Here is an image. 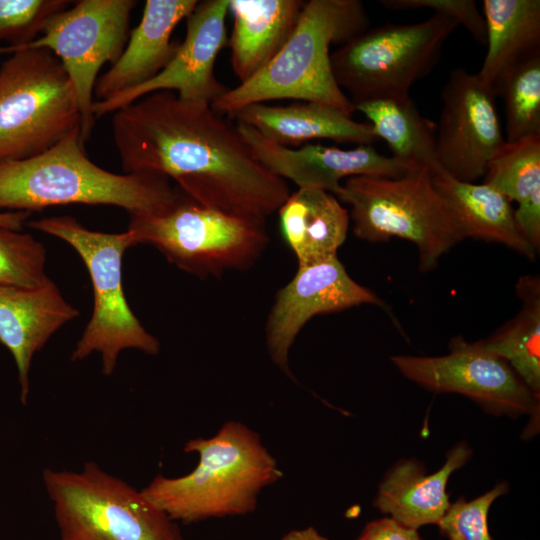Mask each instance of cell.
Listing matches in <instances>:
<instances>
[{"instance_id":"6da1fadb","label":"cell","mask_w":540,"mask_h":540,"mask_svg":"<svg viewBox=\"0 0 540 540\" xmlns=\"http://www.w3.org/2000/svg\"><path fill=\"white\" fill-rule=\"evenodd\" d=\"M112 134L124 173L163 175L212 210L265 221L290 195L287 181L258 161L236 124L173 91L115 111Z\"/></svg>"},{"instance_id":"7a4b0ae2","label":"cell","mask_w":540,"mask_h":540,"mask_svg":"<svg viewBox=\"0 0 540 540\" xmlns=\"http://www.w3.org/2000/svg\"><path fill=\"white\" fill-rule=\"evenodd\" d=\"M80 130L48 150L0 163V210L29 212L51 206L111 205L129 215L152 216L169 210L183 192L152 172L114 173L92 162Z\"/></svg>"},{"instance_id":"3957f363","label":"cell","mask_w":540,"mask_h":540,"mask_svg":"<svg viewBox=\"0 0 540 540\" xmlns=\"http://www.w3.org/2000/svg\"><path fill=\"white\" fill-rule=\"evenodd\" d=\"M184 452L199 457L191 472L158 474L141 489L177 523L250 514L261 491L283 477L260 435L239 421L225 422L210 438L188 440Z\"/></svg>"},{"instance_id":"277c9868","label":"cell","mask_w":540,"mask_h":540,"mask_svg":"<svg viewBox=\"0 0 540 540\" xmlns=\"http://www.w3.org/2000/svg\"><path fill=\"white\" fill-rule=\"evenodd\" d=\"M369 16L359 0H310L283 47L259 72L227 89L211 109L231 115L254 103L291 99L336 107L352 115L353 103L338 86L330 47L343 45L368 29Z\"/></svg>"},{"instance_id":"5b68a950","label":"cell","mask_w":540,"mask_h":540,"mask_svg":"<svg viewBox=\"0 0 540 540\" xmlns=\"http://www.w3.org/2000/svg\"><path fill=\"white\" fill-rule=\"evenodd\" d=\"M334 196L350 207L352 231L358 239L412 242L418 250L421 272L433 270L465 239L426 166L413 168L399 178L350 177Z\"/></svg>"},{"instance_id":"8992f818","label":"cell","mask_w":540,"mask_h":540,"mask_svg":"<svg viewBox=\"0 0 540 540\" xmlns=\"http://www.w3.org/2000/svg\"><path fill=\"white\" fill-rule=\"evenodd\" d=\"M26 224L69 244L81 257L91 279L92 314L71 353V361H81L99 353L102 373L110 376L120 353L126 349H136L147 355L160 352L159 340L133 313L123 289L122 259L128 248L137 245L132 231H93L71 216L46 217Z\"/></svg>"},{"instance_id":"52a82bcc","label":"cell","mask_w":540,"mask_h":540,"mask_svg":"<svg viewBox=\"0 0 540 540\" xmlns=\"http://www.w3.org/2000/svg\"><path fill=\"white\" fill-rule=\"evenodd\" d=\"M61 540H185L179 524L143 492L87 461L43 470Z\"/></svg>"},{"instance_id":"ba28073f","label":"cell","mask_w":540,"mask_h":540,"mask_svg":"<svg viewBox=\"0 0 540 540\" xmlns=\"http://www.w3.org/2000/svg\"><path fill=\"white\" fill-rule=\"evenodd\" d=\"M80 125L74 88L52 52L22 50L0 64V163L36 156Z\"/></svg>"},{"instance_id":"9c48e42d","label":"cell","mask_w":540,"mask_h":540,"mask_svg":"<svg viewBox=\"0 0 540 540\" xmlns=\"http://www.w3.org/2000/svg\"><path fill=\"white\" fill-rule=\"evenodd\" d=\"M458 26L455 19L434 13L418 23L367 29L331 53L335 80L353 105L410 96L411 87L439 63Z\"/></svg>"},{"instance_id":"30bf717a","label":"cell","mask_w":540,"mask_h":540,"mask_svg":"<svg viewBox=\"0 0 540 540\" xmlns=\"http://www.w3.org/2000/svg\"><path fill=\"white\" fill-rule=\"evenodd\" d=\"M128 230L138 244L155 247L179 269L207 278L252 266L265 251V221L204 207L184 193L159 215H130Z\"/></svg>"},{"instance_id":"8fae6325","label":"cell","mask_w":540,"mask_h":540,"mask_svg":"<svg viewBox=\"0 0 540 540\" xmlns=\"http://www.w3.org/2000/svg\"><path fill=\"white\" fill-rule=\"evenodd\" d=\"M135 0H80L54 15L32 42L8 51L28 49L52 52L66 70L78 101L83 145L94 125V88L102 66L114 64L128 37Z\"/></svg>"},{"instance_id":"7c38bea8","label":"cell","mask_w":540,"mask_h":540,"mask_svg":"<svg viewBox=\"0 0 540 540\" xmlns=\"http://www.w3.org/2000/svg\"><path fill=\"white\" fill-rule=\"evenodd\" d=\"M442 356L397 355L391 358L400 373L435 393L464 395L495 415L530 414L536 422L539 395L534 394L502 358L484 348L481 340L457 336Z\"/></svg>"},{"instance_id":"4fadbf2b","label":"cell","mask_w":540,"mask_h":540,"mask_svg":"<svg viewBox=\"0 0 540 540\" xmlns=\"http://www.w3.org/2000/svg\"><path fill=\"white\" fill-rule=\"evenodd\" d=\"M495 98L477 74L460 67L450 71L441 91L436 159L455 179L476 182L483 178L505 143Z\"/></svg>"},{"instance_id":"5bb4252c","label":"cell","mask_w":540,"mask_h":540,"mask_svg":"<svg viewBox=\"0 0 540 540\" xmlns=\"http://www.w3.org/2000/svg\"><path fill=\"white\" fill-rule=\"evenodd\" d=\"M385 303L357 283L337 256L298 265L293 278L276 293L265 326L266 345L272 362L292 380L289 352L301 329L318 314L335 313L355 306Z\"/></svg>"},{"instance_id":"9a60e30c","label":"cell","mask_w":540,"mask_h":540,"mask_svg":"<svg viewBox=\"0 0 540 540\" xmlns=\"http://www.w3.org/2000/svg\"><path fill=\"white\" fill-rule=\"evenodd\" d=\"M229 0L198 2L186 18V35L168 65L153 79L104 101H94L95 118L114 113L155 91L175 92L179 98L211 104L227 91L214 73L219 52L226 46Z\"/></svg>"},{"instance_id":"2e32d148","label":"cell","mask_w":540,"mask_h":540,"mask_svg":"<svg viewBox=\"0 0 540 540\" xmlns=\"http://www.w3.org/2000/svg\"><path fill=\"white\" fill-rule=\"evenodd\" d=\"M236 125L258 161L298 188L319 189L334 195L341 181L350 177L399 178L411 170L394 157L379 153L372 145L345 150L307 143L291 148L266 139L245 124L236 122Z\"/></svg>"},{"instance_id":"e0dca14e","label":"cell","mask_w":540,"mask_h":540,"mask_svg":"<svg viewBox=\"0 0 540 540\" xmlns=\"http://www.w3.org/2000/svg\"><path fill=\"white\" fill-rule=\"evenodd\" d=\"M79 314L50 278L37 287L0 285V343L16 363L23 405L28 402L34 355Z\"/></svg>"},{"instance_id":"ac0fdd59","label":"cell","mask_w":540,"mask_h":540,"mask_svg":"<svg viewBox=\"0 0 540 540\" xmlns=\"http://www.w3.org/2000/svg\"><path fill=\"white\" fill-rule=\"evenodd\" d=\"M197 0H147L139 24L111 67L98 79L95 101H104L153 79L172 60L179 44L171 40L176 26L186 19Z\"/></svg>"},{"instance_id":"d6986e66","label":"cell","mask_w":540,"mask_h":540,"mask_svg":"<svg viewBox=\"0 0 540 540\" xmlns=\"http://www.w3.org/2000/svg\"><path fill=\"white\" fill-rule=\"evenodd\" d=\"M228 117L286 147L312 140L357 145H372L379 140L369 123L357 122L352 115L336 107L316 102L297 101L289 105L254 103Z\"/></svg>"},{"instance_id":"ffe728a7","label":"cell","mask_w":540,"mask_h":540,"mask_svg":"<svg viewBox=\"0 0 540 540\" xmlns=\"http://www.w3.org/2000/svg\"><path fill=\"white\" fill-rule=\"evenodd\" d=\"M471 455L467 443L460 442L447 453L444 465L432 474H426L423 464L414 459L399 461L382 480L374 506L408 528L438 525L450 507L446 490L449 478Z\"/></svg>"},{"instance_id":"44dd1931","label":"cell","mask_w":540,"mask_h":540,"mask_svg":"<svg viewBox=\"0 0 540 540\" xmlns=\"http://www.w3.org/2000/svg\"><path fill=\"white\" fill-rule=\"evenodd\" d=\"M304 1L229 0L233 28L227 42L240 83L264 68L291 36Z\"/></svg>"},{"instance_id":"7402d4cb","label":"cell","mask_w":540,"mask_h":540,"mask_svg":"<svg viewBox=\"0 0 540 540\" xmlns=\"http://www.w3.org/2000/svg\"><path fill=\"white\" fill-rule=\"evenodd\" d=\"M432 183L449 206L466 238L502 244L534 261L538 252L520 233L511 201L485 183L464 182L440 167L430 169Z\"/></svg>"},{"instance_id":"603a6c76","label":"cell","mask_w":540,"mask_h":540,"mask_svg":"<svg viewBox=\"0 0 540 540\" xmlns=\"http://www.w3.org/2000/svg\"><path fill=\"white\" fill-rule=\"evenodd\" d=\"M277 212L283 239L298 265L337 256L347 238L349 210L329 192L298 188Z\"/></svg>"},{"instance_id":"cb8c5ba5","label":"cell","mask_w":540,"mask_h":540,"mask_svg":"<svg viewBox=\"0 0 540 540\" xmlns=\"http://www.w3.org/2000/svg\"><path fill=\"white\" fill-rule=\"evenodd\" d=\"M482 8L487 52L477 76L495 94L511 70L540 55V1L484 0Z\"/></svg>"},{"instance_id":"d4e9b609","label":"cell","mask_w":540,"mask_h":540,"mask_svg":"<svg viewBox=\"0 0 540 540\" xmlns=\"http://www.w3.org/2000/svg\"><path fill=\"white\" fill-rule=\"evenodd\" d=\"M369 120L392 157L410 169L439 167L436 159V123L424 117L410 96L379 99L354 105Z\"/></svg>"},{"instance_id":"484cf974","label":"cell","mask_w":540,"mask_h":540,"mask_svg":"<svg viewBox=\"0 0 540 540\" xmlns=\"http://www.w3.org/2000/svg\"><path fill=\"white\" fill-rule=\"evenodd\" d=\"M519 313L488 339L486 350L505 360L522 382L540 396V281L522 276L516 284Z\"/></svg>"},{"instance_id":"4316f807","label":"cell","mask_w":540,"mask_h":540,"mask_svg":"<svg viewBox=\"0 0 540 540\" xmlns=\"http://www.w3.org/2000/svg\"><path fill=\"white\" fill-rule=\"evenodd\" d=\"M483 183L517 203L540 190V134L505 141L490 160Z\"/></svg>"},{"instance_id":"83f0119b","label":"cell","mask_w":540,"mask_h":540,"mask_svg":"<svg viewBox=\"0 0 540 540\" xmlns=\"http://www.w3.org/2000/svg\"><path fill=\"white\" fill-rule=\"evenodd\" d=\"M495 94L504 103L506 142L540 134V55L511 70Z\"/></svg>"},{"instance_id":"f1b7e54d","label":"cell","mask_w":540,"mask_h":540,"mask_svg":"<svg viewBox=\"0 0 540 540\" xmlns=\"http://www.w3.org/2000/svg\"><path fill=\"white\" fill-rule=\"evenodd\" d=\"M43 243L28 233L0 227V285L37 287L49 277Z\"/></svg>"},{"instance_id":"f546056e","label":"cell","mask_w":540,"mask_h":540,"mask_svg":"<svg viewBox=\"0 0 540 540\" xmlns=\"http://www.w3.org/2000/svg\"><path fill=\"white\" fill-rule=\"evenodd\" d=\"M67 0H0V55L35 40Z\"/></svg>"},{"instance_id":"4dcf8cb0","label":"cell","mask_w":540,"mask_h":540,"mask_svg":"<svg viewBox=\"0 0 540 540\" xmlns=\"http://www.w3.org/2000/svg\"><path fill=\"white\" fill-rule=\"evenodd\" d=\"M507 491L508 484L501 482L472 501L461 497L450 504L438 523L441 534L448 540H492L488 528V512L492 503Z\"/></svg>"},{"instance_id":"1f68e13d","label":"cell","mask_w":540,"mask_h":540,"mask_svg":"<svg viewBox=\"0 0 540 540\" xmlns=\"http://www.w3.org/2000/svg\"><path fill=\"white\" fill-rule=\"evenodd\" d=\"M390 10L427 8L455 19L474 40L486 46V26L483 13L474 0H380Z\"/></svg>"},{"instance_id":"d6a6232c","label":"cell","mask_w":540,"mask_h":540,"mask_svg":"<svg viewBox=\"0 0 540 540\" xmlns=\"http://www.w3.org/2000/svg\"><path fill=\"white\" fill-rule=\"evenodd\" d=\"M514 219L522 236L539 253L540 190L518 203V207L514 210Z\"/></svg>"},{"instance_id":"836d02e7","label":"cell","mask_w":540,"mask_h":540,"mask_svg":"<svg viewBox=\"0 0 540 540\" xmlns=\"http://www.w3.org/2000/svg\"><path fill=\"white\" fill-rule=\"evenodd\" d=\"M356 540H423L416 529L408 528L391 517L369 522Z\"/></svg>"},{"instance_id":"e575fe53","label":"cell","mask_w":540,"mask_h":540,"mask_svg":"<svg viewBox=\"0 0 540 540\" xmlns=\"http://www.w3.org/2000/svg\"><path fill=\"white\" fill-rule=\"evenodd\" d=\"M29 217L30 213L24 211L0 212V227L20 231L28 222Z\"/></svg>"},{"instance_id":"d590c367","label":"cell","mask_w":540,"mask_h":540,"mask_svg":"<svg viewBox=\"0 0 540 540\" xmlns=\"http://www.w3.org/2000/svg\"><path fill=\"white\" fill-rule=\"evenodd\" d=\"M280 540H329L321 535L314 527L293 529L284 534Z\"/></svg>"}]
</instances>
